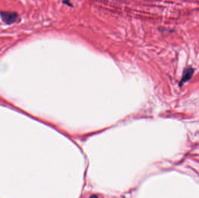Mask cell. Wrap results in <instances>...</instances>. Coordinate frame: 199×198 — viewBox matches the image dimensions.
Masks as SVG:
<instances>
[{
	"label": "cell",
	"mask_w": 199,
	"mask_h": 198,
	"mask_svg": "<svg viewBox=\"0 0 199 198\" xmlns=\"http://www.w3.org/2000/svg\"><path fill=\"white\" fill-rule=\"evenodd\" d=\"M0 17L4 23L10 25L17 22L19 15L15 12L0 11Z\"/></svg>",
	"instance_id": "6da1fadb"
},
{
	"label": "cell",
	"mask_w": 199,
	"mask_h": 198,
	"mask_svg": "<svg viewBox=\"0 0 199 198\" xmlns=\"http://www.w3.org/2000/svg\"><path fill=\"white\" fill-rule=\"evenodd\" d=\"M194 72H195V70L192 67L185 68L183 72L182 78L181 80L180 85H182L183 83L189 81L192 78L194 73Z\"/></svg>",
	"instance_id": "7a4b0ae2"
}]
</instances>
